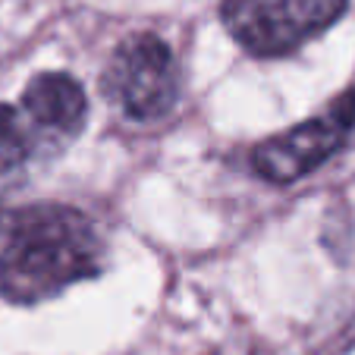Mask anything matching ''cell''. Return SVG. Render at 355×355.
Wrapping results in <instances>:
<instances>
[{
    "instance_id": "obj_1",
    "label": "cell",
    "mask_w": 355,
    "mask_h": 355,
    "mask_svg": "<svg viewBox=\"0 0 355 355\" xmlns=\"http://www.w3.org/2000/svg\"><path fill=\"white\" fill-rule=\"evenodd\" d=\"M104 242L82 211L28 205L0 214V295L38 305L101 270Z\"/></svg>"
},
{
    "instance_id": "obj_2",
    "label": "cell",
    "mask_w": 355,
    "mask_h": 355,
    "mask_svg": "<svg viewBox=\"0 0 355 355\" xmlns=\"http://www.w3.org/2000/svg\"><path fill=\"white\" fill-rule=\"evenodd\" d=\"M346 0H223V26L255 57H283L330 28Z\"/></svg>"
},
{
    "instance_id": "obj_3",
    "label": "cell",
    "mask_w": 355,
    "mask_h": 355,
    "mask_svg": "<svg viewBox=\"0 0 355 355\" xmlns=\"http://www.w3.org/2000/svg\"><path fill=\"white\" fill-rule=\"evenodd\" d=\"M104 92L123 114L139 123L170 114L180 98V69L173 51L155 35L126 38L104 69Z\"/></svg>"
},
{
    "instance_id": "obj_4",
    "label": "cell",
    "mask_w": 355,
    "mask_h": 355,
    "mask_svg": "<svg viewBox=\"0 0 355 355\" xmlns=\"http://www.w3.org/2000/svg\"><path fill=\"white\" fill-rule=\"evenodd\" d=\"M355 126V88L330 104L324 114L299 123L289 132L261 141L252 151V167L261 180L274 186H289L299 176L318 170L330 155H336Z\"/></svg>"
},
{
    "instance_id": "obj_5",
    "label": "cell",
    "mask_w": 355,
    "mask_h": 355,
    "mask_svg": "<svg viewBox=\"0 0 355 355\" xmlns=\"http://www.w3.org/2000/svg\"><path fill=\"white\" fill-rule=\"evenodd\" d=\"M19 110L35 141H67L85 123V92L67 73H41L26 85Z\"/></svg>"
},
{
    "instance_id": "obj_6",
    "label": "cell",
    "mask_w": 355,
    "mask_h": 355,
    "mask_svg": "<svg viewBox=\"0 0 355 355\" xmlns=\"http://www.w3.org/2000/svg\"><path fill=\"white\" fill-rule=\"evenodd\" d=\"M35 132L19 107L0 104V176L19 170L35 151Z\"/></svg>"
}]
</instances>
